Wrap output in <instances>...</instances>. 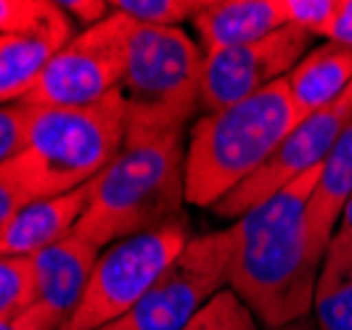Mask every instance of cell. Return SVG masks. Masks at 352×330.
Returning a JSON list of instances; mask_svg holds the SVG:
<instances>
[{
    "label": "cell",
    "mask_w": 352,
    "mask_h": 330,
    "mask_svg": "<svg viewBox=\"0 0 352 330\" xmlns=\"http://www.w3.org/2000/svg\"><path fill=\"white\" fill-rule=\"evenodd\" d=\"M318 177L313 167L230 225L228 288L265 328L313 314L320 259L307 244V204Z\"/></svg>",
    "instance_id": "cell-1"
},
{
    "label": "cell",
    "mask_w": 352,
    "mask_h": 330,
    "mask_svg": "<svg viewBox=\"0 0 352 330\" xmlns=\"http://www.w3.org/2000/svg\"><path fill=\"white\" fill-rule=\"evenodd\" d=\"M186 130H127L120 154L88 182V204L74 227L98 248L183 217L186 201Z\"/></svg>",
    "instance_id": "cell-2"
},
{
    "label": "cell",
    "mask_w": 352,
    "mask_h": 330,
    "mask_svg": "<svg viewBox=\"0 0 352 330\" xmlns=\"http://www.w3.org/2000/svg\"><path fill=\"white\" fill-rule=\"evenodd\" d=\"M127 135L122 87L104 101L69 108H37L24 148L0 167V182L21 204L85 188L120 154Z\"/></svg>",
    "instance_id": "cell-3"
},
{
    "label": "cell",
    "mask_w": 352,
    "mask_h": 330,
    "mask_svg": "<svg viewBox=\"0 0 352 330\" xmlns=\"http://www.w3.org/2000/svg\"><path fill=\"white\" fill-rule=\"evenodd\" d=\"M294 127L286 77L247 101L199 117L186 145V201L212 209L257 172Z\"/></svg>",
    "instance_id": "cell-4"
},
{
    "label": "cell",
    "mask_w": 352,
    "mask_h": 330,
    "mask_svg": "<svg viewBox=\"0 0 352 330\" xmlns=\"http://www.w3.org/2000/svg\"><path fill=\"white\" fill-rule=\"evenodd\" d=\"M201 67L204 53L180 27L135 24L122 80L127 130H186L201 108Z\"/></svg>",
    "instance_id": "cell-5"
},
{
    "label": "cell",
    "mask_w": 352,
    "mask_h": 330,
    "mask_svg": "<svg viewBox=\"0 0 352 330\" xmlns=\"http://www.w3.org/2000/svg\"><path fill=\"white\" fill-rule=\"evenodd\" d=\"M191 241L186 217L106 246L85 296L61 330H101L127 314Z\"/></svg>",
    "instance_id": "cell-6"
},
{
    "label": "cell",
    "mask_w": 352,
    "mask_h": 330,
    "mask_svg": "<svg viewBox=\"0 0 352 330\" xmlns=\"http://www.w3.org/2000/svg\"><path fill=\"white\" fill-rule=\"evenodd\" d=\"M133 30V19L111 11L104 21L77 32L48 61L24 104L69 108L104 101L109 93L122 87Z\"/></svg>",
    "instance_id": "cell-7"
},
{
    "label": "cell",
    "mask_w": 352,
    "mask_h": 330,
    "mask_svg": "<svg viewBox=\"0 0 352 330\" xmlns=\"http://www.w3.org/2000/svg\"><path fill=\"white\" fill-rule=\"evenodd\" d=\"M230 227L196 235L143 298L101 330H183L214 294L228 288Z\"/></svg>",
    "instance_id": "cell-8"
},
{
    "label": "cell",
    "mask_w": 352,
    "mask_h": 330,
    "mask_svg": "<svg viewBox=\"0 0 352 330\" xmlns=\"http://www.w3.org/2000/svg\"><path fill=\"white\" fill-rule=\"evenodd\" d=\"M350 122L352 82L336 101L323 106L313 117L302 119L286 135V140L278 145V151L267 158L249 180H244L236 191H230L226 198H220L212 207V211L217 217H226V220H241L249 209H254L267 196L281 191L283 185H289L300 174L310 172L313 167H320Z\"/></svg>",
    "instance_id": "cell-9"
},
{
    "label": "cell",
    "mask_w": 352,
    "mask_h": 330,
    "mask_svg": "<svg viewBox=\"0 0 352 330\" xmlns=\"http://www.w3.org/2000/svg\"><path fill=\"white\" fill-rule=\"evenodd\" d=\"M313 35L297 27H281L278 32L239 48L204 56L201 67V108L204 114L223 111L247 101L263 87L283 80L307 53Z\"/></svg>",
    "instance_id": "cell-10"
},
{
    "label": "cell",
    "mask_w": 352,
    "mask_h": 330,
    "mask_svg": "<svg viewBox=\"0 0 352 330\" xmlns=\"http://www.w3.org/2000/svg\"><path fill=\"white\" fill-rule=\"evenodd\" d=\"M101 251L104 248L72 230L64 241L32 257L37 270V307L51 314L58 328H64L77 312Z\"/></svg>",
    "instance_id": "cell-11"
},
{
    "label": "cell",
    "mask_w": 352,
    "mask_h": 330,
    "mask_svg": "<svg viewBox=\"0 0 352 330\" xmlns=\"http://www.w3.org/2000/svg\"><path fill=\"white\" fill-rule=\"evenodd\" d=\"M204 56L239 48L286 27L281 0H201L191 19Z\"/></svg>",
    "instance_id": "cell-12"
},
{
    "label": "cell",
    "mask_w": 352,
    "mask_h": 330,
    "mask_svg": "<svg viewBox=\"0 0 352 330\" xmlns=\"http://www.w3.org/2000/svg\"><path fill=\"white\" fill-rule=\"evenodd\" d=\"M88 204V185L77 191L24 204L0 230V257H35L77 227Z\"/></svg>",
    "instance_id": "cell-13"
},
{
    "label": "cell",
    "mask_w": 352,
    "mask_h": 330,
    "mask_svg": "<svg viewBox=\"0 0 352 330\" xmlns=\"http://www.w3.org/2000/svg\"><path fill=\"white\" fill-rule=\"evenodd\" d=\"M352 193V122L344 127L326 161L320 164V177L307 204V244L316 259L323 254L334 238L339 217Z\"/></svg>",
    "instance_id": "cell-14"
},
{
    "label": "cell",
    "mask_w": 352,
    "mask_h": 330,
    "mask_svg": "<svg viewBox=\"0 0 352 330\" xmlns=\"http://www.w3.org/2000/svg\"><path fill=\"white\" fill-rule=\"evenodd\" d=\"M352 82V51L331 40L307 51L300 64L286 74L297 124L336 101Z\"/></svg>",
    "instance_id": "cell-15"
},
{
    "label": "cell",
    "mask_w": 352,
    "mask_h": 330,
    "mask_svg": "<svg viewBox=\"0 0 352 330\" xmlns=\"http://www.w3.org/2000/svg\"><path fill=\"white\" fill-rule=\"evenodd\" d=\"M69 35H0V106L19 104L30 95L56 53Z\"/></svg>",
    "instance_id": "cell-16"
},
{
    "label": "cell",
    "mask_w": 352,
    "mask_h": 330,
    "mask_svg": "<svg viewBox=\"0 0 352 330\" xmlns=\"http://www.w3.org/2000/svg\"><path fill=\"white\" fill-rule=\"evenodd\" d=\"M313 320L318 330H352V244L339 235L331 238L318 270Z\"/></svg>",
    "instance_id": "cell-17"
},
{
    "label": "cell",
    "mask_w": 352,
    "mask_h": 330,
    "mask_svg": "<svg viewBox=\"0 0 352 330\" xmlns=\"http://www.w3.org/2000/svg\"><path fill=\"white\" fill-rule=\"evenodd\" d=\"M72 35L69 14L51 0H0V35Z\"/></svg>",
    "instance_id": "cell-18"
},
{
    "label": "cell",
    "mask_w": 352,
    "mask_h": 330,
    "mask_svg": "<svg viewBox=\"0 0 352 330\" xmlns=\"http://www.w3.org/2000/svg\"><path fill=\"white\" fill-rule=\"evenodd\" d=\"M37 304L32 257H0V322H11Z\"/></svg>",
    "instance_id": "cell-19"
},
{
    "label": "cell",
    "mask_w": 352,
    "mask_h": 330,
    "mask_svg": "<svg viewBox=\"0 0 352 330\" xmlns=\"http://www.w3.org/2000/svg\"><path fill=\"white\" fill-rule=\"evenodd\" d=\"M183 330H260V320L230 288H223Z\"/></svg>",
    "instance_id": "cell-20"
},
{
    "label": "cell",
    "mask_w": 352,
    "mask_h": 330,
    "mask_svg": "<svg viewBox=\"0 0 352 330\" xmlns=\"http://www.w3.org/2000/svg\"><path fill=\"white\" fill-rule=\"evenodd\" d=\"M201 0H111L109 11L130 16L146 27H180L186 19H194Z\"/></svg>",
    "instance_id": "cell-21"
},
{
    "label": "cell",
    "mask_w": 352,
    "mask_h": 330,
    "mask_svg": "<svg viewBox=\"0 0 352 330\" xmlns=\"http://www.w3.org/2000/svg\"><path fill=\"white\" fill-rule=\"evenodd\" d=\"M286 27H297L313 37H329L339 11V0H281Z\"/></svg>",
    "instance_id": "cell-22"
},
{
    "label": "cell",
    "mask_w": 352,
    "mask_h": 330,
    "mask_svg": "<svg viewBox=\"0 0 352 330\" xmlns=\"http://www.w3.org/2000/svg\"><path fill=\"white\" fill-rule=\"evenodd\" d=\"M37 108L24 101L0 106V167L24 148Z\"/></svg>",
    "instance_id": "cell-23"
},
{
    "label": "cell",
    "mask_w": 352,
    "mask_h": 330,
    "mask_svg": "<svg viewBox=\"0 0 352 330\" xmlns=\"http://www.w3.org/2000/svg\"><path fill=\"white\" fill-rule=\"evenodd\" d=\"M58 5L72 16H77L82 21V27H93L98 21H104L111 11H109V3L104 0H58Z\"/></svg>",
    "instance_id": "cell-24"
},
{
    "label": "cell",
    "mask_w": 352,
    "mask_h": 330,
    "mask_svg": "<svg viewBox=\"0 0 352 330\" xmlns=\"http://www.w3.org/2000/svg\"><path fill=\"white\" fill-rule=\"evenodd\" d=\"M0 330H61V328L56 325V320H53L51 314L35 304L30 312H24L16 320L0 322Z\"/></svg>",
    "instance_id": "cell-25"
},
{
    "label": "cell",
    "mask_w": 352,
    "mask_h": 330,
    "mask_svg": "<svg viewBox=\"0 0 352 330\" xmlns=\"http://www.w3.org/2000/svg\"><path fill=\"white\" fill-rule=\"evenodd\" d=\"M326 40L352 51V0H339V11H336L331 32Z\"/></svg>",
    "instance_id": "cell-26"
},
{
    "label": "cell",
    "mask_w": 352,
    "mask_h": 330,
    "mask_svg": "<svg viewBox=\"0 0 352 330\" xmlns=\"http://www.w3.org/2000/svg\"><path fill=\"white\" fill-rule=\"evenodd\" d=\"M21 207H24V204H21V198H19L16 193L11 191L8 185L0 182V230L11 222V217H14Z\"/></svg>",
    "instance_id": "cell-27"
},
{
    "label": "cell",
    "mask_w": 352,
    "mask_h": 330,
    "mask_svg": "<svg viewBox=\"0 0 352 330\" xmlns=\"http://www.w3.org/2000/svg\"><path fill=\"white\" fill-rule=\"evenodd\" d=\"M334 235H339L342 241H350L352 244V193H350V198H347V204H344L342 217H339V227H336Z\"/></svg>",
    "instance_id": "cell-28"
},
{
    "label": "cell",
    "mask_w": 352,
    "mask_h": 330,
    "mask_svg": "<svg viewBox=\"0 0 352 330\" xmlns=\"http://www.w3.org/2000/svg\"><path fill=\"white\" fill-rule=\"evenodd\" d=\"M265 330H318V325H316V320H313V314H307V317L292 320V322H286V325H276V328H265Z\"/></svg>",
    "instance_id": "cell-29"
}]
</instances>
